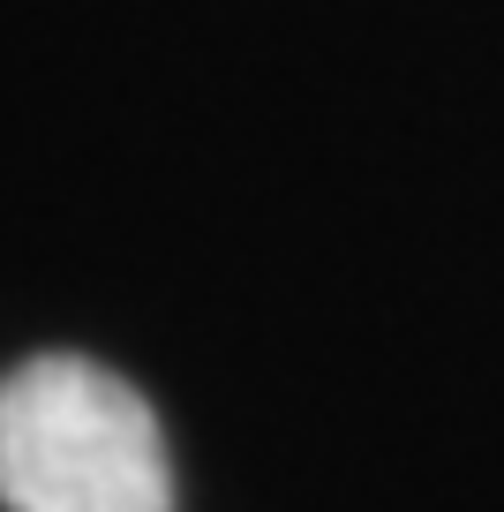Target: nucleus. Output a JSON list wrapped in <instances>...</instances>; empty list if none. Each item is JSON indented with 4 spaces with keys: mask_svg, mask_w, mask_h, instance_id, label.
I'll list each match as a JSON object with an SVG mask.
<instances>
[{
    "mask_svg": "<svg viewBox=\"0 0 504 512\" xmlns=\"http://www.w3.org/2000/svg\"><path fill=\"white\" fill-rule=\"evenodd\" d=\"M8 512H174V460L151 400L106 362L38 354L0 377Z\"/></svg>",
    "mask_w": 504,
    "mask_h": 512,
    "instance_id": "nucleus-1",
    "label": "nucleus"
}]
</instances>
